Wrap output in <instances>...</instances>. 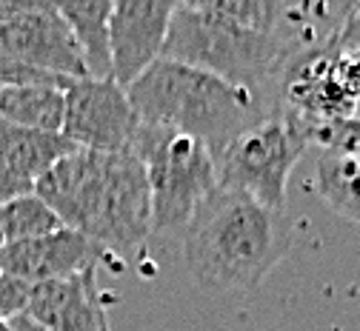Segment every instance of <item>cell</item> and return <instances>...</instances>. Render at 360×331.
<instances>
[{
	"instance_id": "cell-7",
	"label": "cell",
	"mask_w": 360,
	"mask_h": 331,
	"mask_svg": "<svg viewBox=\"0 0 360 331\" xmlns=\"http://www.w3.org/2000/svg\"><path fill=\"white\" fill-rule=\"evenodd\" d=\"M360 94V55L340 52L338 43L297 55L281 74L278 103L303 123L352 117Z\"/></svg>"
},
{
	"instance_id": "cell-19",
	"label": "cell",
	"mask_w": 360,
	"mask_h": 331,
	"mask_svg": "<svg viewBox=\"0 0 360 331\" xmlns=\"http://www.w3.org/2000/svg\"><path fill=\"white\" fill-rule=\"evenodd\" d=\"M32 286L9 274H0V323H9L18 314H26Z\"/></svg>"
},
{
	"instance_id": "cell-6",
	"label": "cell",
	"mask_w": 360,
	"mask_h": 331,
	"mask_svg": "<svg viewBox=\"0 0 360 331\" xmlns=\"http://www.w3.org/2000/svg\"><path fill=\"white\" fill-rule=\"evenodd\" d=\"M309 149L306 123L278 109L226 146L217 166V186L235 188L263 203L266 209L283 212L286 209V186L289 174Z\"/></svg>"
},
{
	"instance_id": "cell-3",
	"label": "cell",
	"mask_w": 360,
	"mask_h": 331,
	"mask_svg": "<svg viewBox=\"0 0 360 331\" xmlns=\"http://www.w3.org/2000/svg\"><path fill=\"white\" fill-rule=\"evenodd\" d=\"M286 212L266 209L235 188L214 186L186 223V266L209 292H255L292 252Z\"/></svg>"
},
{
	"instance_id": "cell-10",
	"label": "cell",
	"mask_w": 360,
	"mask_h": 331,
	"mask_svg": "<svg viewBox=\"0 0 360 331\" xmlns=\"http://www.w3.org/2000/svg\"><path fill=\"white\" fill-rule=\"evenodd\" d=\"M174 4L160 0H120L109 20L112 80L129 89L155 60H160Z\"/></svg>"
},
{
	"instance_id": "cell-25",
	"label": "cell",
	"mask_w": 360,
	"mask_h": 331,
	"mask_svg": "<svg viewBox=\"0 0 360 331\" xmlns=\"http://www.w3.org/2000/svg\"><path fill=\"white\" fill-rule=\"evenodd\" d=\"M0 91H4V89H0Z\"/></svg>"
},
{
	"instance_id": "cell-21",
	"label": "cell",
	"mask_w": 360,
	"mask_h": 331,
	"mask_svg": "<svg viewBox=\"0 0 360 331\" xmlns=\"http://www.w3.org/2000/svg\"><path fill=\"white\" fill-rule=\"evenodd\" d=\"M338 49L349 52V55H360V4L354 6V12L349 15L340 37H338Z\"/></svg>"
},
{
	"instance_id": "cell-5",
	"label": "cell",
	"mask_w": 360,
	"mask_h": 331,
	"mask_svg": "<svg viewBox=\"0 0 360 331\" xmlns=\"http://www.w3.org/2000/svg\"><path fill=\"white\" fill-rule=\"evenodd\" d=\"M146 166L149 192H152V231L186 228L200 200H206L217 186V166L212 152L200 140L138 126L129 146Z\"/></svg>"
},
{
	"instance_id": "cell-14",
	"label": "cell",
	"mask_w": 360,
	"mask_h": 331,
	"mask_svg": "<svg viewBox=\"0 0 360 331\" xmlns=\"http://www.w3.org/2000/svg\"><path fill=\"white\" fill-rule=\"evenodd\" d=\"M112 0H89V4H58L60 18L72 29L89 77L103 80L112 77V52H109V20H112Z\"/></svg>"
},
{
	"instance_id": "cell-13",
	"label": "cell",
	"mask_w": 360,
	"mask_h": 331,
	"mask_svg": "<svg viewBox=\"0 0 360 331\" xmlns=\"http://www.w3.org/2000/svg\"><path fill=\"white\" fill-rule=\"evenodd\" d=\"M72 152H77V146L60 131H34V129L0 123V160H6L29 180L46 174L55 163H60Z\"/></svg>"
},
{
	"instance_id": "cell-18",
	"label": "cell",
	"mask_w": 360,
	"mask_h": 331,
	"mask_svg": "<svg viewBox=\"0 0 360 331\" xmlns=\"http://www.w3.org/2000/svg\"><path fill=\"white\" fill-rule=\"evenodd\" d=\"M309 146L314 143L321 152L329 155H349L360 157V117H329L306 123Z\"/></svg>"
},
{
	"instance_id": "cell-22",
	"label": "cell",
	"mask_w": 360,
	"mask_h": 331,
	"mask_svg": "<svg viewBox=\"0 0 360 331\" xmlns=\"http://www.w3.org/2000/svg\"><path fill=\"white\" fill-rule=\"evenodd\" d=\"M6 325H9L12 331H46V328H43L40 323H34L29 314H18V317H12Z\"/></svg>"
},
{
	"instance_id": "cell-1",
	"label": "cell",
	"mask_w": 360,
	"mask_h": 331,
	"mask_svg": "<svg viewBox=\"0 0 360 331\" xmlns=\"http://www.w3.org/2000/svg\"><path fill=\"white\" fill-rule=\"evenodd\" d=\"M275 0L174 4L160 58L217 74L281 106L278 83L297 55L275 34Z\"/></svg>"
},
{
	"instance_id": "cell-9",
	"label": "cell",
	"mask_w": 360,
	"mask_h": 331,
	"mask_svg": "<svg viewBox=\"0 0 360 331\" xmlns=\"http://www.w3.org/2000/svg\"><path fill=\"white\" fill-rule=\"evenodd\" d=\"M66 115L60 134L77 149L89 152H123L131 146L141 120L134 115L129 94L112 77H77L66 80Z\"/></svg>"
},
{
	"instance_id": "cell-17",
	"label": "cell",
	"mask_w": 360,
	"mask_h": 331,
	"mask_svg": "<svg viewBox=\"0 0 360 331\" xmlns=\"http://www.w3.org/2000/svg\"><path fill=\"white\" fill-rule=\"evenodd\" d=\"M60 228H66L60 217L37 195H26L0 206V243L4 246L46 238V234H55Z\"/></svg>"
},
{
	"instance_id": "cell-24",
	"label": "cell",
	"mask_w": 360,
	"mask_h": 331,
	"mask_svg": "<svg viewBox=\"0 0 360 331\" xmlns=\"http://www.w3.org/2000/svg\"><path fill=\"white\" fill-rule=\"evenodd\" d=\"M0 331H12V328H9L6 323H0Z\"/></svg>"
},
{
	"instance_id": "cell-8",
	"label": "cell",
	"mask_w": 360,
	"mask_h": 331,
	"mask_svg": "<svg viewBox=\"0 0 360 331\" xmlns=\"http://www.w3.org/2000/svg\"><path fill=\"white\" fill-rule=\"evenodd\" d=\"M0 49L55 77H89L83 52L58 12V4L0 0Z\"/></svg>"
},
{
	"instance_id": "cell-15",
	"label": "cell",
	"mask_w": 360,
	"mask_h": 331,
	"mask_svg": "<svg viewBox=\"0 0 360 331\" xmlns=\"http://www.w3.org/2000/svg\"><path fill=\"white\" fill-rule=\"evenodd\" d=\"M63 115V86H9L0 91V123L34 131H60Z\"/></svg>"
},
{
	"instance_id": "cell-20",
	"label": "cell",
	"mask_w": 360,
	"mask_h": 331,
	"mask_svg": "<svg viewBox=\"0 0 360 331\" xmlns=\"http://www.w3.org/2000/svg\"><path fill=\"white\" fill-rule=\"evenodd\" d=\"M26 195H34V180L12 169L6 160H0V206L12 203L18 197H26Z\"/></svg>"
},
{
	"instance_id": "cell-2",
	"label": "cell",
	"mask_w": 360,
	"mask_h": 331,
	"mask_svg": "<svg viewBox=\"0 0 360 331\" xmlns=\"http://www.w3.org/2000/svg\"><path fill=\"white\" fill-rule=\"evenodd\" d=\"M34 195L103 252H131L152 231L149 174L131 149H77L34 180Z\"/></svg>"
},
{
	"instance_id": "cell-16",
	"label": "cell",
	"mask_w": 360,
	"mask_h": 331,
	"mask_svg": "<svg viewBox=\"0 0 360 331\" xmlns=\"http://www.w3.org/2000/svg\"><path fill=\"white\" fill-rule=\"evenodd\" d=\"M314 177L326 206L360 228V157L318 152Z\"/></svg>"
},
{
	"instance_id": "cell-4",
	"label": "cell",
	"mask_w": 360,
	"mask_h": 331,
	"mask_svg": "<svg viewBox=\"0 0 360 331\" xmlns=\"http://www.w3.org/2000/svg\"><path fill=\"white\" fill-rule=\"evenodd\" d=\"M126 94L143 126L189 134L200 140L214 160L235 137L281 109L249 89L166 58L155 60Z\"/></svg>"
},
{
	"instance_id": "cell-12",
	"label": "cell",
	"mask_w": 360,
	"mask_h": 331,
	"mask_svg": "<svg viewBox=\"0 0 360 331\" xmlns=\"http://www.w3.org/2000/svg\"><path fill=\"white\" fill-rule=\"evenodd\" d=\"M98 271L32 286L26 314L46 331H112L98 292Z\"/></svg>"
},
{
	"instance_id": "cell-23",
	"label": "cell",
	"mask_w": 360,
	"mask_h": 331,
	"mask_svg": "<svg viewBox=\"0 0 360 331\" xmlns=\"http://www.w3.org/2000/svg\"><path fill=\"white\" fill-rule=\"evenodd\" d=\"M354 117H360V94H357V106H354Z\"/></svg>"
},
{
	"instance_id": "cell-11",
	"label": "cell",
	"mask_w": 360,
	"mask_h": 331,
	"mask_svg": "<svg viewBox=\"0 0 360 331\" xmlns=\"http://www.w3.org/2000/svg\"><path fill=\"white\" fill-rule=\"evenodd\" d=\"M106 252L83 234L60 228L46 238L0 246V274L23 280L29 286L52 280H69L83 271H98Z\"/></svg>"
},
{
	"instance_id": "cell-26",
	"label": "cell",
	"mask_w": 360,
	"mask_h": 331,
	"mask_svg": "<svg viewBox=\"0 0 360 331\" xmlns=\"http://www.w3.org/2000/svg\"><path fill=\"white\" fill-rule=\"evenodd\" d=\"M0 246H4V243H0Z\"/></svg>"
}]
</instances>
